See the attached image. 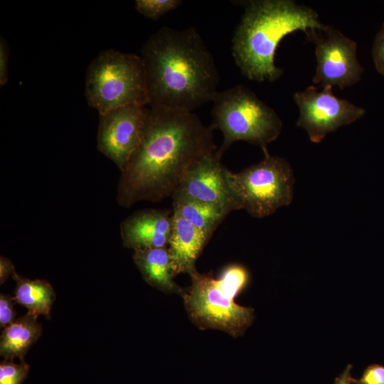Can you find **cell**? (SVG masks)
I'll return each mask as SVG.
<instances>
[{
	"label": "cell",
	"mask_w": 384,
	"mask_h": 384,
	"mask_svg": "<svg viewBox=\"0 0 384 384\" xmlns=\"http://www.w3.org/2000/svg\"><path fill=\"white\" fill-rule=\"evenodd\" d=\"M213 130L193 112L148 107L141 142L122 171L119 204L171 196L187 170L218 149Z\"/></svg>",
	"instance_id": "6da1fadb"
},
{
	"label": "cell",
	"mask_w": 384,
	"mask_h": 384,
	"mask_svg": "<svg viewBox=\"0 0 384 384\" xmlns=\"http://www.w3.org/2000/svg\"><path fill=\"white\" fill-rule=\"evenodd\" d=\"M149 107L193 112L218 92L215 60L194 28H159L142 49Z\"/></svg>",
	"instance_id": "7a4b0ae2"
},
{
	"label": "cell",
	"mask_w": 384,
	"mask_h": 384,
	"mask_svg": "<svg viewBox=\"0 0 384 384\" xmlns=\"http://www.w3.org/2000/svg\"><path fill=\"white\" fill-rule=\"evenodd\" d=\"M242 4L245 10L233 35L232 53L241 73L251 80L272 82L282 75L274 55L287 35L300 30L307 36L327 26L314 9L291 0H251Z\"/></svg>",
	"instance_id": "3957f363"
},
{
	"label": "cell",
	"mask_w": 384,
	"mask_h": 384,
	"mask_svg": "<svg viewBox=\"0 0 384 384\" xmlns=\"http://www.w3.org/2000/svg\"><path fill=\"white\" fill-rule=\"evenodd\" d=\"M85 95L88 105L99 114L124 106H149L142 57L113 49L102 50L87 68Z\"/></svg>",
	"instance_id": "277c9868"
},
{
	"label": "cell",
	"mask_w": 384,
	"mask_h": 384,
	"mask_svg": "<svg viewBox=\"0 0 384 384\" xmlns=\"http://www.w3.org/2000/svg\"><path fill=\"white\" fill-rule=\"evenodd\" d=\"M212 128L223 134L220 155L235 142L264 148L279 137L282 122L275 111L248 87L238 85L218 92L212 100Z\"/></svg>",
	"instance_id": "5b68a950"
},
{
	"label": "cell",
	"mask_w": 384,
	"mask_h": 384,
	"mask_svg": "<svg viewBox=\"0 0 384 384\" xmlns=\"http://www.w3.org/2000/svg\"><path fill=\"white\" fill-rule=\"evenodd\" d=\"M264 158L238 173L226 168L225 176L232 195L240 209L262 218L281 207L291 204L294 196V176L284 158L272 156L262 148Z\"/></svg>",
	"instance_id": "8992f818"
},
{
	"label": "cell",
	"mask_w": 384,
	"mask_h": 384,
	"mask_svg": "<svg viewBox=\"0 0 384 384\" xmlns=\"http://www.w3.org/2000/svg\"><path fill=\"white\" fill-rule=\"evenodd\" d=\"M190 277L191 284L181 296L193 323L202 330L217 329L235 338L243 335L255 319L254 309L235 303L210 274L196 270Z\"/></svg>",
	"instance_id": "52a82bcc"
},
{
	"label": "cell",
	"mask_w": 384,
	"mask_h": 384,
	"mask_svg": "<svg viewBox=\"0 0 384 384\" xmlns=\"http://www.w3.org/2000/svg\"><path fill=\"white\" fill-rule=\"evenodd\" d=\"M319 90L314 85L294 94L299 110L297 125L307 133L311 142L319 143L339 127L361 119L366 110L336 97L330 86Z\"/></svg>",
	"instance_id": "ba28073f"
},
{
	"label": "cell",
	"mask_w": 384,
	"mask_h": 384,
	"mask_svg": "<svg viewBox=\"0 0 384 384\" xmlns=\"http://www.w3.org/2000/svg\"><path fill=\"white\" fill-rule=\"evenodd\" d=\"M320 32L307 36L315 43L317 65L313 82L341 89L359 82L363 68L357 58L356 42L331 26H326L325 37Z\"/></svg>",
	"instance_id": "9c48e42d"
},
{
	"label": "cell",
	"mask_w": 384,
	"mask_h": 384,
	"mask_svg": "<svg viewBox=\"0 0 384 384\" xmlns=\"http://www.w3.org/2000/svg\"><path fill=\"white\" fill-rule=\"evenodd\" d=\"M148 106L129 105L99 114L97 148L122 171L138 147Z\"/></svg>",
	"instance_id": "30bf717a"
},
{
	"label": "cell",
	"mask_w": 384,
	"mask_h": 384,
	"mask_svg": "<svg viewBox=\"0 0 384 384\" xmlns=\"http://www.w3.org/2000/svg\"><path fill=\"white\" fill-rule=\"evenodd\" d=\"M217 150L202 156L187 170L171 195L173 200L206 203L228 213L239 210Z\"/></svg>",
	"instance_id": "8fae6325"
},
{
	"label": "cell",
	"mask_w": 384,
	"mask_h": 384,
	"mask_svg": "<svg viewBox=\"0 0 384 384\" xmlns=\"http://www.w3.org/2000/svg\"><path fill=\"white\" fill-rule=\"evenodd\" d=\"M173 211H138L121 225L123 245L134 250L167 247L172 228Z\"/></svg>",
	"instance_id": "7c38bea8"
},
{
	"label": "cell",
	"mask_w": 384,
	"mask_h": 384,
	"mask_svg": "<svg viewBox=\"0 0 384 384\" xmlns=\"http://www.w3.org/2000/svg\"><path fill=\"white\" fill-rule=\"evenodd\" d=\"M210 238L173 211L172 228L167 245L174 276L196 270V262Z\"/></svg>",
	"instance_id": "4fadbf2b"
},
{
	"label": "cell",
	"mask_w": 384,
	"mask_h": 384,
	"mask_svg": "<svg viewBox=\"0 0 384 384\" xmlns=\"http://www.w3.org/2000/svg\"><path fill=\"white\" fill-rule=\"evenodd\" d=\"M133 259L149 285L166 293L183 294L184 289L173 279L175 276L167 247L134 250Z\"/></svg>",
	"instance_id": "5bb4252c"
},
{
	"label": "cell",
	"mask_w": 384,
	"mask_h": 384,
	"mask_svg": "<svg viewBox=\"0 0 384 384\" xmlns=\"http://www.w3.org/2000/svg\"><path fill=\"white\" fill-rule=\"evenodd\" d=\"M37 316L28 312L4 329L0 340V354L5 360H23L31 346L42 333Z\"/></svg>",
	"instance_id": "9a60e30c"
},
{
	"label": "cell",
	"mask_w": 384,
	"mask_h": 384,
	"mask_svg": "<svg viewBox=\"0 0 384 384\" xmlns=\"http://www.w3.org/2000/svg\"><path fill=\"white\" fill-rule=\"evenodd\" d=\"M12 277L16 282L15 301L26 307L28 312L50 319L55 300V293L50 283L42 279L32 280L22 277L16 271Z\"/></svg>",
	"instance_id": "2e32d148"
},
{
	"label": "cell",
	"mask_w": 384,
	"mask_h": 384,
	"mask_svg": "<svg viewBox=\"0 0 384 384\" xmlns=\"http://www.w3.org/2000/svg\"><path fill=\"white\" fill-rule=\"evenodd\" d=\"M172 205L173 211L178 213L209 238L229 214L218 207L188 200H173Z\"/></svg>",
	"instance_id": "e0dca14e"
},
{
	"label": "cell",
	"mask_w": 384,
	"mask_h": 384,
	"mask_svg": "<svg viewBox=\"0 0 384 384\" xmlns=\"http://www.w3.org/2000/svg\"><path fill=\"white\" fill-rule=\"evenodd\" d=\"M217 279L220 287L234 299L248 286L250 275L245 266L233 264L226 266Z\"/></svg>",
	"instance_id": "ac0fdd59"
},
{
	"label": "cell",
	"mask_w": 384,
	"mask_h": 384,
	"mask_svg": "<svg viewBox=\"0 0 384 384\" xmlns=\"http://www.w3.org/2000/svg\"><path fill=\"white\" fill-rule=\"evenodd\" d=\"M182 3L179 0H137L135 9L144 16L157 20L166 13L176 9Z\"/></svg>",
	"instance_id": "d6986e66"
},
{
	"label": "cell",
	"mask_w": 384,
	"mask_h": 384,
	"mask_svg": "<svg viewBox=\"0 0 384 384\" xmlns=\"http://www.w3.org/2000/svg\"><path fill=\"white\" fill-rule=\"evenodd\" d=\"M28 371L29 366L24 360L20 363L5 360L0 363V384H22Z\"/></svg>",
	"instance_id": "ffe728a7"
},
{
	"label": "cell",
	"mask_w": 384,
	"mask_h": 384,
	"mask_svg": "<svg viewBox=\"0 0 384 384\" xmlns=\"http://www.w3.org/2000/svg\"><path fill=\"white\" fill-rule=\"evenodd\" d=\"M354 384H384V366L373 363L367 366L358 379L353 378Z\"/></svg>",
	"instance_id": "44dd1931"
},
{
	"label": "cell",
	"mask_w": 384,
	"mask_h": 384,
	"mask_svg": "<svg viewBox=\"0 0 384 384\" xmlns=\"http://www.w3.org/2000/svg\"><path fill=\"white\" fill-rule=\"evenodd\" d=\"M14 297L9 294H1L0 295V326L5 328L13 323L15 319L14 309Z\"/></svg>",
	"instance_id": "7402d4cb"
},
{
	"label": "cell",
	"mask_w": 384,
	"mask_h": 384,
	"mask_svg": "<svg viewBox=\"0 0 384 384\" xmlns=\"http://www.w3.org/2000/svg\"><path fill=\"white\" fill-rule=\"evenodd\" d=\"M372 55L376 70L384 76V23L375 37Z\"/></svg>",
	"instance_id": "603a6c76"
},
{
	"label": "cell",
	"mask_w": 384,
	"mask_h": 384,
	"mask_svg": "<svg viewBox=\"0 0 384 384\" xmlns=\"http://www.w3.org/2000/svg\"><path fill=\"white\" fill-rule=\"evenodd\" d=\"M7 42L4 37L0 38V86L2 87L8 82V61L9 55Z\"/></svg>",
	"instance_id": "cb8c5ba5"
},
{
	"label": "cell",
	"mask_w": 384,
	"mask_h": 384,
	"mask_svg": "<svg viewBox=\"0 0 384 384\" xmlns=\"http://www.w3.org/2000/svg\"><path fill=\"white\" fill-rule=\"evenodd\" d=\"M15 269L11 262L4 257L0 258V283L4 284L10 275L12 276Z\"/></svg>",
	"instance_id": "d4e9b609"
},
{
	"label": "cell",
	"mask_w": 384,
	"mask_h": 384,
	"mask_svg": "<svg viewBox=\"0 0 384 384\" xmlns=\"http://www.w3.org/2000/svg\"><path fill=\"white\" fill-rule=\"evenodd\" d=\"M353 366L348 364L341 374L336 377L334 380V384H351L353 383V379L351 375V369Z\"/></svg>",
	"instance_id": "484cf974"
}]
</instances>
